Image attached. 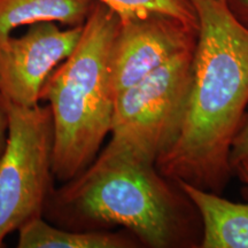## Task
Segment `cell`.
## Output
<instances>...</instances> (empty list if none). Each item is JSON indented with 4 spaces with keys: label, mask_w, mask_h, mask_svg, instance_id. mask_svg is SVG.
I'll use <instances>...</instances> for the list:
<instances>
[{
    "label": "cell",
    "mask_w": 248,
    "mask_h": 248,
    "mask_svg": "<svg viewBox=\"0 0 248 248\" xmlns=\"http://www.w3.org/2000/svg\"><path fill=\"white\" fill-rule=\"evenodd\" d=\"M199 31L181 126L155 168L170 182L222 194L230 150L248 108V28L225 0H191Z\"/></svg>",
    "instance_id": "obj_1"
},
{
    "label": "cell",
    "mask_w": 248,
    "mask_h": 248,
    "mask_svg": "<svg viewBox=\"0 0 248 248\" xmlns=\"http://www.w3.org/2000/svg\"><path fill=\"white\" fill-rule=\"evenodd\" d=\"M169 182L153 163L99 152L84 171L52 190L43 217L77 231L122 226L148 247H172L184 201Z\"/></svg>",
    "instance_id": "obj_2"
},
{
    "label": "cell",
    "mask_w": 248,
    "mask_h": 248,
    "mask_svg": "<svg viewBox=\"0 0 248 248\" xmlns=\"http://www.w3.org/2000/svg\"><path fill=\"white\" fill-rule=\"evenodd\" d=\"M120 17L94 0L76 47L43 86L53 119V176L69 182L84 171L110 133L115 93L109 58Z\"/></svg>",
    "instance_id": "obj_3"
},
{
    "label": "cell",
    "mask_w": 248,
    "mask_h": 248,
    "mask_svg": "<svg viewBox=\"0 0 248 248\" xmlns=\"http://www.w3.org/2000/svg\"><path fill=\"white\" fill-rule=\"evenodd\" d=\"M194 49L195 46L183 51L116 95L111 138L102 153L155 164L181 126L190 92Z\"/></svg>",
    "instance_id": "obj_4"
},
{
    "label": "cell",
    "mask_w": 248,
    "mask_h": 248,
    "mask_svg": "<svg viewBox=\"0 0 248 248\" xmlns=\"http://www.w3.org/2000/svg\"><path fill=\"white\" fill-rule=\"evenodd\" d=\"M1 104L7 137L0 155V247L21 226L43 217L54 178L51 108Z\"/></svg>",
    "instance_id": "obj_5"
},
{
    "label": "cell",
    "mask_w": 248,
    "mask_h": 248,
    "mask_svg": "<svg viewBox=\"0 0 248 248\" xmlns=\"http://www.w3.org/2000/svg\"><path fill=\"white\" fill-rule=\"evenodd\" d=\"M119 17L109 58L115 97L197 44L199 28L171 15L148 12Z\"/></svg>",
    "instance_id": "obj_6"
},
{
    "label": "cell",
    "mask_w": 248,
    "mask_h": 248,
    "mask_svg": "<svg viewBox=\"0 0 248 248\" xmlns=\"http://www.w3.org/2000/svg\"><path fill=\"white\" fill-rule=\"evenodd\" d=\"M83 26L60 29L55 22L29 26L21 37L0 44V100L18 106L39 104L46 79L71 54Z\"/></svg>",
    "instance_id": "obj_7"
},
{
    "label": "cell",
    "mask_w": 248,
    "mask_h": 248,
    "mask_svg": "<svg viewBox=\"0 0 248 248\" xmlns=\"http://www.w3.org/2000/svg\"><path fill=\"white\" fill-rule=\"evenodd\" d=\"M233 171L248 186V159ZM183 194L199 212L203 224L202 248H248V202H232L214 192L188 183L176 182Z\"/></svg>",
    "instance_id": "obj_8"
},
{
    "label": "cell",
    "mask_w": 248,
    "mask_h": 248,
    "mask_svg": "<svg viewBox=\"0 0 248 248\" xmlns=\"http://www.w3.org/2000/svg\"><path fill=\"white\" fill-rule=\"evenodd\" d=\"M94 0H0V44L22 26L55 22L83 26Z\"/></svg>",
    "instance_id": "obj_9"
},
{
    "label": "cell",
    "mask_w": 248,
    "mask_h": 248,
    "mask_svg": "<svg viewBox=\"0 0 248 248\" xmlns=\"http://www.w3.org/2000/svg\"><path fill=\"white\" fill-rule=\"evenodd\" d=\"M18 248H132L137 241L131 235L106 231H77L53 225L45 217H37L17 231Z\"/></svg>",
    "instance_id": "obj_10"
},
{
    "label": "cell",
    "mask_w": 248,
    "mask_h": 248,
    "mask_svg": "<svg viewBox=\"0 0 248 248\" xmlns=\"http://www.w3.org/2000/svg\"><path fill=\"white\" fill-rule=\"evenodd\" d=\"M116 12L119 16L156 12L177 17L199 28L197 12L191 0H98Z\"/></svg>",
    "instance_id": "obj_11"
},
{
    "label": "cell",
    "mask_w": 248,
    "mask_h": 248,
    "mask_svg": "<svg viewBox=\"0 0 248 248\" xmlns=\"http://www.w3.org/2000/svg\"><path fill=\"white\" fill-rule=\"evenodd\" d=\"M245 159H248V108L231 145L230 163L232 170Z\"/></svg>",
    "instance_id": "obj_12"
},
{
    "label": "cell",
    "mask_w": 248,
    "mask_h": 248,
    "mask_svg": "<svg viewBox=\"0 0 248 248\" xmlns=\"http://www.w3.org/2000/svg\"><path fill=\"white\" fill-rule=\"evenodd\" d=\"M225 2L237 20L248 28V0H225Z\"/></svg>",
    "instance_id": "obj_13"
},
{
    "label": "cell",
    "mask_w": 248,
    "mask_h": 248,
    "mask_svg": "<svg viewBox=\"0 0 248 248\" xmlns=\"http://www.w3.org/2000/svg\"><path fill=\"white\" fill-rule=\"evenodd\" d=\"M6 137H7V115L5 108L0 101V155L4 151Z\"/></svg>",
    "instance_id": "obj_14"
}]
</instances>
